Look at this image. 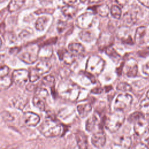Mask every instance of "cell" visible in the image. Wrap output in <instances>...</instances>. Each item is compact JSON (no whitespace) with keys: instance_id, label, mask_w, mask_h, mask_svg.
Wrapping results in <instances>:
<instances>
[{"instance_id":"1","label":"cell","mask_w":149,"mask_h":149,"mask_svg":"<svg viewBox=\"0 0 149 149\" xmlns=\"http://www.w3.org/2000/svg\"><path fill=\"white\" fill-rule=\"evenodd\" d=\"M40 132L46 137H55L62 134L63 126L55 118L47 116L41 125Z\"/></svg>"},{"instance_id":"2","label":"cell","mask_w":149,"mask_h":149,"mask_svg":"<svg viewBox=\"0 0 149 149\" xmlns=\"http://www.w3.org/2000/svg\"><path fill=\"white\" fill-rule=\"evenodd\" d=\"M125 120V115L121 110H115L104 121L105 127L111 132H116L122 126Z\"/></svg>"},{"instance_id":"3","label":"cell","mask_w":149,"mask_h":149,"mask_svg":"<svg viewBox=\"0 0 149 149\" xmlns=\"http://www.w3.org/2000/svg\"><path fill=\"white\" fill-rule=\"evenodd\" d=\"M60 95L63 98L70 100H76L79 94V88L74 83L63 82L58 87Z\"/></svg>"},{"instance_id":"4","label":"cell","mask_w":149,"mask_h":149,"mask_svg":"<svg viewBox=\"0 0 149 149\" xmlns=\"http://www.w3.org/2000/svg\"><path fill=\"white\" fill-rule=\"evenodd\" d=\"M39 47L35 45L27 46L22 51H19L18 58L28 64H32L36 62L38 57Z\"/></svg>"},{"instance_id":"5","label":"cell","mask_w":149,"mask_h":149,"mask_svg":"<svg viewBox=\"0 0 149 149\" xmlns=\"http://www.w3.org/2000/svg\"><path fill=\"white\" fill-rule=\"evenodd\" d=\"M105 66V61L97 55L90 56L86 64V70L92 74L101 73Z\"/></svg>"},{"instance_id":"6","label":"cell","mask_w":149,"mask_h":149,"mask_svg":"<svg viewBox=\"0 0 149 149\" xmlns=\"http://www.w3.org/2000/svg\"><path fill=\"white\" fill-rule=\"evenodd\" d=\"M132 101L133 97L131 95L127 93L120 94L115 100L114 109L115 110L123 111L132 104Z\"/></svg>"},{"instance_id":"7","label":"cell","mask_w":149,"mask_h":149,"mask_svg":"<svg viewBox=\"0 0 149 149\" xmlns=\"http://www.w3.org/2000/svg\"><path fill=\"white\" fill-rule=\"evenodd\" d=\"M95 16L91 12H86L80 15L76 19V25L80 29H86L90 28L94 22Z\"/></svg>"},{"instance_id":"8","label":"cell","mask_w":149,"mask_h":149,"mask_svg":"<svg viewBox=\"0 0 149 149\" xmlns=\"http://www.w3.org/2000/svg\"><path fill=\"white\" fill-rule=\"evenodd\" d=\"M134 124V130L139 136H144L149 133V122L144 117L136 120Z\"/></svg>"},{"instance_id":"9","label":"cell","mask_w":149,"mask_h":149,"mask_svg":"<svg viewBox=\"0 0 149 149\" xmlns=\"http://www.w3.org/2000/svg\"><path fill=\"white\" fill-rule=\"evenodd\" d=\"M13 82L19 86H24L29 80V71L26 69H17L13 72L12 75Z\"/></svg>"},{"instance_id":"10","label":"cell","mask_w":149,"mask_h":149,"mask_svg":"<svg viewBox=\"0 0 149 149\" xmlns=\"http://www.w3.org/2000/svg\"><path fill=\"white\" fill-rule=\"evenodd\" d=\"M105 134L102 130L94 133L91 137V143L93 145L97 148L102 147L105 145Z\"/></svg>"},{"instance_id":"11","label":"cell","mask_w":149,"mask_h":149,"mask_svg":"<svg viewBox=\"0 0 149 149\" xmlns=\"http://www.w3.org/2000/svg\"><path fill=\"white\" fill-rule=\"evenodd\" d=\"M138 72V67L136 62L133 59L129 60L125 66L124 73L129 77L136 76Z\"/></svg>"},{"instance_id":"12","label":"cell","mask_w":149,"mask_h":149,"mask_svg":"<svg viewBox=\"0 0 149 149\" xmlns=\"http://www.w3.org/2000/svg\"><path fill=\"white\" fill-rule=\"evenodd\" d=\"M24 123L29 126H36L40 121V116L32 112H26L23 113Z\"/></svg>"},{"instance_id":"13","label":"cell","mask_w":149,"mask_h":149,"mask_svg":"<svg viewBox=\"0 0 149 149\" xmlns=\"http://www.w3.org/2000/svg\"><path fill=\"white\" fill-rule=\"evenodd\" d=\"M75 136L79 147L81 149L87 148L88 146V140L86 134L81 130H77Z\"/></svg>"},{"instance_id":"14","label":"cell","mask_w":149,"mask_h":149,"mask_svg":"<svg viewBox=\"0 0 149 149\" xmlns=\"http://www.w3.org/2000/svg\"><path fill=\"white\" fill-rule=\"evenodd\" d=\"M113 41V37L111 36H108L107 34H102L98 40V48L101 49H104L109 46H111Z\"/></svg>"},{"instance_id":"15","label":"cell","mask_w":149,"mask_h":149,"mask_svg":"<svg viewBox=\"0 0 149 149\" xmlns=\"http://www.w3.org/2000/svg\"><path fill=\"white\" fill-rule=\"evenodd\" d=\"M68 51L74 56L81 55L84 52V48L80 43L72 42L69 44Z\"/></svg>"},{"instance_id":"16","label":"cell","mask_w":149,"mask_h":149,"mask_svg":"<svg viewBox=\"0 0 149 149\" xmlns=\"http://www.w3.org/2000/svg\"><path fill=\"white\" fill-rule=\"evenodd\" d=\"M58 54L59 59L63 60L67 65H70L74 61V56L66 50H59Z\"/></svg>"},{"instance_id":"17","label":"cell","mask_w":149,"mask_h":149,"mask_svg":"<svg viewBox=\"0 0 149 149\" xmlns=\"http://www.w3.org/2000/svg\"><path fill=\"white\" fill-rule=\"evenodd\" d=\"M97 126H99V128H101L98 117L95 113H94L87 120L86 123V129L88 132H92Z\"/></svg>"},{"instance_id":"18","label":"cell","mask_w":149,"mask_h":149,"mask_svg":"<svg viewBox=\"0 0 149 149\" xmlns=\"http://www.w3.org/2000/svg\"><path fill=\"white\" fill-rule=\"evenodd\" d=\"M146 30L147 29L145 26H140L136 29L134 39L138 45H142L144 43Z\"/></svg>"},{"instance_id":"19","label":"cell","mask_w":149,"mask_h":149,"mask_svg":"<svg viewBox=\"0 0 149 149\" xmlns=\"http://www.w3.org/2000/svg\"><path fill=\"white\" fill-rule=\"evenodd\" d=\"M36 68L40 74H43L48 73L50 70L51 64L46 59L41 60L37 63Z\"/></svg>"},{"instance_id":"20","label":"cell","mask_w":149,"mask_h":149,"mask_svg":"<svg viewBox=\"0 0 149 149\" xmlns=\"http://www.w3.org/2000/svg\"><path fill=\"white\" fill-rule=\"evenodd\" d=\"M115 143L123 148H129L132 144V140L129 136L123 135L116 138L115 140Z\"/></svg>"},{"instance_id":"21","label":"cell","mask_w":149,"mask_h":149,"mask_svg":"<svg viewBox=\"0 0 149 149\" xmlns=\"http://www.w3.org/2000/svg\"><path fill=\"white\" fill-rule=\"evenodd\" d=\"M77 109L80 117L85 118L91 112L92 109V107L89 103L80 104L77 106Z\"/></svg>"},{"instance_id":"22","label":"cell","mask_w":149,"mask_h":149,"mask_svg":"<svg viewBox=\"0 0 149 149\" xmlns=\"http://www.w3.org/2000/svg\"><path fill=\"white\" fill-rule=\"evenodd\" d=\"M62 12L65 16L69 17H73L77 13V9L72 5H66L62 7Z\"/></svg>"},{"instance_id":"23","label":"cell","mask_w":149,"mask_h":149,"mask_svg":"<svg viewBox=\"0 0 149 149\" xmlns=\"http://www.w3.org/2000/svg\"><path fill=\"white\" fill-rule=\"evenodd\" d=\"M26 0H11L8 5V10L13 12L19 9L24 4Z\"/></svg>"},{"instance_id":"24","label":"cell","mask_w":149,"mask_h":149,"mask_svg":"<svg viewBox=\"0 0 149 149\" xmlns=\"http://www.w3.org/2000/svg\"><path fill=\"white\" fill-rule=\"evenodd\" d=\"M49 21V18L47 16L39 17L36 22V28L38 31L44 30Z\"/></svg>"},{"instance_id":"25","label":"cell","mask_w":149,"mask_h":149,"mask_svg":"<svg viewBox=\"0 0 149 149\" xmlns=\"http://www.w3.org/2000/svg\"><path fill=\"white\" fill-rule=\"evenodd\" d=\"M55 79L54 77L52 75H47L44 77L41 80V83L42 86L49 87L51 90L54 89Z\"/></svg>"},{"instance_id":"26","label":"cell","mask_w":149,"mask_h":149,"mask_svg":"<svg viewBox=\"0 0 149 149\" xmlns=\"http://www.w3.org/2000/svg\"><path fill=\"white\" fill-rule=\"evenodd\" d=\"M80 38L84 42H91L94 39V34L93 32L88 30H83L79 33Z\"/></svg>"},{"instance_id":"27","label":"cell","mask_w":149,"mask_h":149,"mask_svg":"<svg viewBox=\"0 0 149 149\" xmlns=\"http://www.w3.org/2000/svg\"><path fill=\"white\" fill-rule=\"evenodd\" d=\"M13 80L12 77L8 75L0 77V88L6 89L11 86Z\"/></svg>"},{"instance_id":"28","label":"cell","mask_w":149,"mask_h":149,"mask_svg":"<svg viewBox=\"0 0 149 149\" xmlns=\"http://www.w3.org/2000/svg\"><path fill=\"white\" fill-rule=\"evenodd\" d=\"M27 102V98H24L23 97H19L15 98L13 101V105L19 109H23Z\"/></svg>"},{"instance_id":"29","label":"cell","mask_w":149,"mask_h":149,"mask_svg":"<svg viewBox=\"0 0 149 149\" xmlns=\"http://www.w3.org/2000/svg\"><path fill=\"white\" fill-rule=\"evenodd\" d=\"M48 95H49L48 92L47 90L45 88H43L42 87H39L36 89L34 95L44 101L46 100V99L48 97Z\"/></svg>"},{"instance_id":"30","label":"cell","mask_w":149,"mask_h":149,"mask_svg":"<svg viewBox=\"0 0 149 149\" xmlns=\"http://www.w3.org/2000/svg\"><path fill=\"white\" fill-rule=\"evenodd\" d=\"M109 12V8L107 4H102L97 8V12L102 17L107 16Z\"/></svg>"},{"instance_id":"31","label":"cell","mask_w":149,"mask_h":149,"mask_svg":"<svg viewBox=\"0 0 149 149\" xmlns=\"http://www.w3.org/2000/svg\"><path fill=\"white\" fill-rule=\"evenodd\" d=\"M40 75L36 68H31L29 71V80L30 82L34 83L39 79Z\"/></svg>"},{"instance_id":"32","label":"cell","mask_w":149,"mask_h":149,"mask_svg":"<svg viewBox=\"0 0 149 149\" xmlns=\"http://www.w3.org/2000/svg\"><path fill=\"white\" fill-rule=\"evenodd\" d=\"M111 15L115 19H119L121 17L122 10L119 6L117 5H113L110 9Z\"/></svg>"},{"instance_id":"33","label":"cell","mask_w":149,"mask_h":149,"mask_svg":"<svg viewBox=\"0 0 149 149\" xmlns=\"http://www.w3.org/2000/svg\"><path fill=\"white\" fill-rule=\"evenodd\" d=\"M45 101L35 95L34 96L33 99V103L34 105L41 111H44L45 109Z\"/></svg>"},{"instance_id":"34","label":"cell","mask_w":149,"mask_h":149,"mask_svg":"<svg viewBox=\"0 0 149 149\" xmlns=\"http://www.w3.org/2000/svg\"><path fill=\"white\" fill-rule=\"evenodd\" d=\"M106 54L114 59H118L120 58V55L116 51V50L111 45L105 48Z\"/></svg>"},{"instance_id":"35","label":"cell","mask_w":149,"mask_h":149,"mask_svg":"<svg viewBox=\"0 0 149 149\" xmlns=\"http://www.w3.org/2000/svg\"><path fill=\"white\" fill-rule=\"evenodd\" d=\"M140 109L142 113L149 114V98H146L143 99L140 105Z\"/></svg>"},{"instance_id":"36","label":"cell","mask_w":149,"mask_h":149,"mask_svg":"<svg viewBox=\"0 0 149 149\" xmlns=\"http://www.w3.org/2000/svg\"><path fill=\"white\" fill-rule=\"evenodd\" d=\"M116 89L119 91L127 92L131 91L132 90V86L126 82H120L116 86Z\"/></svg>"},{"instance_id":"37","label":"cell","mask_w":149,"mask_h":149,"mask_svg":"<svg viewBox=\"0 0 149 149\" xmlns=\"http://www.w3.org/2000/svg\"><path fill=\"white\" fill-rule=\"evenodd\" d=\"M143 117H144L143 113H142L141 112H135L129 116L127 120L130 122H134L136 120Z\"/></svg>"},{"instance_id":"38","label":"cell","mask_w":149,"mask_h":149,"mask_svg":"<svg viewBox=\"0 0 149 149\" xmlns=\"http://www.w3.org/2000/svg\"><path fill=\"white\" fill-rule=\"evenodd\" d=\"M9 72V68L6 65H0V77L6 76Z\"/></svg>"},{"instance_id":"39","label":"cell","mask_w":149,"mask_h":149,"mask_svg":"<svg viewBox=\"0 0 149 149\" xmlns=\"http://www.w3.org/2000/svg\"><path fill=\"white\" fill-rule=\"evenodd\" d=\"M67 27V23L63 22V21H59L58 24V26H57V30L58 31L59 33H62L66 28Z\"/></svg>"},{"instance_id":"40","label":"cell","mask_w":149,"mask_h":149,"mask_svg":"<svg viewBox=\"0 0 149 149\" xmlns=\"http://www.w3.org/2000/svg\"><path fill=\"white\" fill-rule=\"evenodd\" d=\"M82 73H83V74H84L86 77H87V78H88L90 80V81L92 83H95L96 82V79L93 74L91 73L90 72H89L87 70L83 71V72H82Z\"/></svg>"},{"instance_id":"41","label":"cell","mask_w":149,"mask_h":149,"mask_svg":"<svg viewBox=\"0 0 149 149\" xmlns=\"http://www.w3.org/2000/svg\"><path fill=\"white\" fill-rule=\"evenodd\" d=\"M142 72L144 74L149 76V62L146 63L142 66Z\"/></svg>"},{"instance_id":"42","label":"cell","mask_w":149,"mask_h":149,"mask_svg":"<svg viewBox=\"0 0 149 149\" xmlns=\"http://www.w3.org/2000/svg\"><path fill=\"white\" fill-rule=\"evenodd\" d=\"M131 0H116L117 3L120 6H124L127 5Z\"/></svg>"},{"instance_id":"43","label":"cell","mask_w":149,"mask_h":149,"mask_svg":"<svg viewBox=\"0 0 149 149\" xmlns=\"http://www.w3.org/2000/svg\"><path fill=\"white\" fill-rule=\"evenodd\" d=\"M103 91V88L101 87H95L91 90V93L93 94H101Z\"/></svg>"},{"instance_id":"44","label":"cell","mask_w":149,"mask_h":149,"mask_svg":"<svg viewBox=\"0 0 149 149\" xmlns=\"http://www.w3.org/2000/svg\"><path fill=\"white\" fill-rule=\"evenodd\" d=\"M34 87H35V85L33 84L32 82H31L30 83H29L26 85V90L29 91H32L33 90L34 88Z\"/></svg>"},{"instance_id":"45","label":"cell","mask_w":149,"mask_h":149,"mask_svg":"<svg viewBox=\"0 0 149 149\" xmlns=\"http://www.w3.org/2000/svg\"><path fill=\"white\" fill-rule=\"evenodd\" d=\"M137 1L145 7L149 8V0H137Z\"/></svg>"},{"instance_id":"46","label":"cell","mask_w":149,"mask_h":149,"mask_svg":"<svg viewBox=\"0 0 149 149\" xmlns=\"http://www.w3.org/2000/svg\"><path fill=\"white\" fill-rule=\"evenodd\" d=\"M77 0H63V2L66 5H72L74 4Z\"/></svg>"},{"instance_id":"47","label":"cell","mask_w":149,"mask_h":149,"mask_svg":"<svg viewBox=\"0 0 149 149\" xmlns=\"http://www.w3.org/2000/svg\"><path fill=\"white\" fill-rule=\"evenodd\" d=\"M103 0H88V2L90 3H97L102 1Z\"/></svg>"},{"instance_id":"48","label":"cell","mask_w":149,"mask_h":149,"mask_svg":"<svg viewBox=\"0 0 149 149\" xmlns=\"http://www.w3.org/2000/svg\"><path fill=\"white\" fill-rule=\"evenodd\" d=\"M112 89V87L111 86H106L104 87V90L106 92H108V91L111 90Z\"/></svg>"},{"instance_id":"49","label":"cell","mask_w":149,"mask_h":149,"mask_svg":"<svg viewBox=\"0 0 149 149\" xmlns=\"http://www.w3.org/2000/svg\"><path fill=\"white\" fill-rule=\"evenodd\" d=\"M4 59H5L4 55H0V65H1V64L3 62Z\"/></svg>"},{"instance_id":"50","label":"cell","mask_w":149,"mask_h":149,"mask_svg":"<svg viewBox=\"0 0 149 149\" xmlns=\"http://www.w3.org/2000/svg\"><path fill=\"white\" fill-rule=\"evenodd\" d=\"M40 1L42 3H50L52 2V0H40Z\"/></svg>"},{"instance_id":"51","label":"cell","mask_w":149,"mask_h":149,"mask_svg":"<svg viewBox=\"0 0 149 149\" xmlns=\"http://www.w3.org/2000/svg\"><path fill=\"white\" fill-rule=\"evenodd\" d=\"M146 141L147 143V145L149 146V136L146 139Z\"/></svg>"},{"instance_id":"52","label":"cell","mask_w":149,"mask_h":149,"mask_svg":"<svg viewBox=\"0 0 149 149\" xmlns=\"http://www.w3.org/2000/svg\"><path fill=\"white\" fill-rule=\"evenodd\" d=\"M146 96H147V98H149V90H148V91L147 92Z\"/></svg>"},{"instance_id":"53","label":"cell","mask_w":149,"mask_h":149,"mask_svg":"<svg viewBox=\"0 0 149 149\" xmlns=\"http://www.w3.org/2000/svg\"><path fill=\"white\" fill-rule=\"evenodd\" d=\"M2 40H1V38L0 37V48H1V47L2 46Z\"/></svg>"},{"instance_id":"54","label":"cell","mask_w":149,"mask_h":149,"mask_svg":"<svg viewBox=\"0 0 149 149\" xmlns=\"http://www.w3.org/2000/svg\"><path fill=\"white\" fill-rule=\"evenodd\" d=\"M80 2H83V3H84L86 0H80Z\"/></svg>"}]
</instances>
